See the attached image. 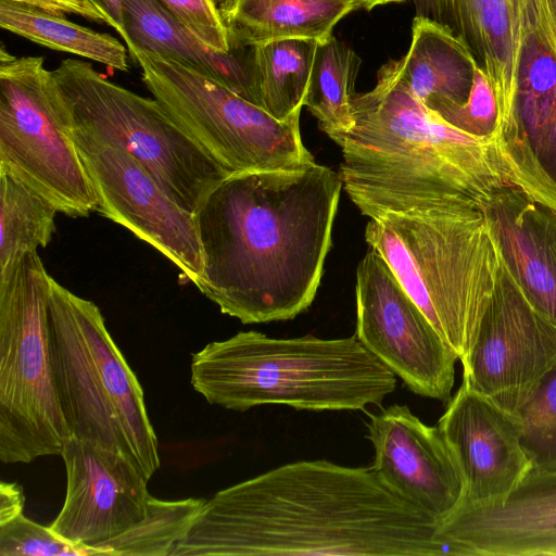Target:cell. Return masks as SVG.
<instances>
[{
    "mask_svg": "<svg viewBox=\"0 0 556 556\" xmlns=\"http://www.w3.org/2000/svg\"><path fill=\"white\" fill-rule=\"evenodd\" d=\"M372 467L288 463L218 491L170 556H473Z\"/></svg>",
    "mask_w": 556,
    "mask_h": 556,
    "instance_id": "cell-1",
    "label": "cell"
},
{
    "mask_svg": "<svg viewBox=\"0 0 556 556\" xmlns=\"http://www.w3.org/2000/svg\"><path fill=\"white\" fill-rule=\"evenodd\" d=\"M314 163L230 174L194 213L203 271L195 283L242 324L292 319L317 293L342 190Z\"/></svg>",
    "mask_w": 556,
    "mask_h": 556,
    "instance_id": "cell-2",
    "label": "cell"
},
{
    "mask_svg": "<svg viewBox=\"0 0 556 556\" xmlns=\"http://www.w3.org/2000/svg\"><path fill=\"white\" fill-rule=\"evenodd\" d=\"M352 112V127L332 140L342 152V187L370 219L479 202L510 184L494 140L442 121L409 89L399 61L380 67L371 90L354 94Z\"/></svg>",
    "mask_w": 556,
    "mask_h": 556,
    "instance_id": "cell-3",
    "label": "cell"
},
{
    "mask_svg": "<svg viewBox=\"0 0 556 556\" xmlns=\"http://www.w3.org/2000/svg\"><path fill=\"white\" fill-rule=\"evenodd\" d=\"M191 384L206 402L244 412L278 404L298 410L381 407L396 376L354 334L278 339L250 330L192 354Z\"/></svg>",
    "mask_w": 556,
    "mask_h": 556,
    "instance_id": "cell-4",
    "label": "cell"
},
{
    "mask_svg": "<svg viewBox=\"0 0 556 556\" xmlns=\"http://www.w3.org/2000/svg\"><path fill=\"white\" fill-rule=\"evenodd\" d=\"M365 240L462 362L476 340L501 266L478 202L371 218Z\"/></svg>",
    "mask_w": 556,
    "mask_h": 556,
    "instance_id": "cell-5",
    "label": "cell"
},
{
    "mask_svg": "<svg viewBox=\"0 0 556 556\" xmlns=\"http://www.w3.org/2000/svg\"><path fill=\"white\" fill-rule=\"evenodd\" d=\"M51 365L71 435L125 456L150 480L157 439L142 387L99 307L52 278L48 308Z\"/></svg>",
    "mask_w": 556,
    "mask_h": 556,
    "instance_id": "cell-6",
    "label": "cell"
},
{
    "mask_svg": "<svg viewBox=\"0 0 556 556\" xmlns=\"http://www.w3.org/2000/svg\"><path fill=\"white\" fill-rule=\"evenodd\" d=\"M72 131L129 153L182 208L194 214L227 174L164 111L109 80L92 64L63 60L52 71Z\"/></svg>",
    "mask_w": 556,
    "mask_h": 556,
    "instance_id": "cell-7",
    "label": "cell"
},
{
    "mask_svg": "<svg viewBox=\"0 0 556 556\" xmlns=\"http://www.w3.org/2000/svg\"><path fill=\"white\" fill-rule=\"evenodd\" d=\"M52 277L30 251L0 280V460L61 455L71 437L49 344Z\"/></svg>",
    "mask_w": 556,
    "mask_h": 556,
    "instance_id": "cell-8",
    "label": "cell"
},
{
    "mask_svg": "<svg viewBox=\"0 0 556 556\" xmlns=\"http://www.w3.org/2000/svg\"><path fill=\"white\" fill-rule=\"evenodd\" d=\"M127 49L153 98L227 174L316 163L302 141L301 113L277 119L200 71L154 52Z\"/></svg>",
    "mask_w": 556,
    "mask_h": 556,
    "instance_id": "cell-9",
    "label": "cell"
},
{
    "mask_svg": "<svg viewBox=\"0 0 556 556\" xmlns=\"http://www.w3.org/2000/svg\"><path fill=\"white\" fill-rule=\"evenodd\" d=\"M0 173L37 192L59 213L85 217L97 198L42 56L0 49Z\"/></svg>",
    "mask_w": 556,
    "mask_h": 556,
    "instance_id": "cell-10",
    "label": "cell"
},
{
    "mask_svg": "<svg viewBox=\"0 0 556 556\" xmlns=\"http://www.w3.org/2000/svg\"><path fill=\"white\" fill-rule=\"evenodd\" d=\"M493 140L510 184L556 211V0H521L514 90Z\"/></svg>",
    "mask_w": 556,
    "mask_h": 556,
    "instance_id": "cell-11",
    "label": "cell"
},
{
    "mask_svg": "<svg viewBox=\"0 0 556 556\" xmlns=\"http://www.w3.org/2000/svg\"><path fill=\"white\" fill-rule=\"evenodd\" d=\"M355 295L359 342L412 392L448 402L458 357L371 248L357 266Z\"/></svg>",
    "mask_w": 556,
    "mask_h": 556,
    "instance_id": "cell-12",
    "label": "cell"
},
{
    "mask_svg": "<svg viewBox=\"0 0 556 556\" xmlns=\"http://www.w3.org/2000/svg\"><path fill=\"white\" fill-rule=\"evenodd\" d=\"M556 363V325L536 312L501 261L463 382L515 415Z\"/></svg>",
    "mask_w": 556,
    "mask_h": 556,
    "instance_id": "cell-13",
    "label": "cell"
},
{
    "mask_svg": "<svg viewBox=\"0 0 556 556\" xmlns=\"http://www.w3.org/2000/svg\"><path fill=\"white\" fill-rule=\"evenodd\" d=\"M72 134L93 187L96 211L161 252L195 285L203 256L194 214L126 151Z\"/></svg>",
    "mask_w": 556,
    "mask_h": 556,
    "instance_id": "cell-14",
    "label": "cell"
},
{
    "mask_svg": "<svg viewBox=\"0 0 556 556\" xmlns=\"http://www.w3.org/2000/svg\"><path fill=\"white\" fill-rule=\"evenodd\" d=\"M61 456L66 471L65 500L49 526L56 535L101 549L143 520L150 496L148 480L125 456L73 435Z\"/></svg>",
    "mask_w": 556,
    "mask_h": 556,
    "instance_id": "cell-15",
    "label": "cell"
},
{
    "mask_svg": "<svg viewBox=\"0 0 556 556\" xmlns=\"http://www.w3.org/2000/svg\"><path fill=\"white\" fill-rule=\"evenodd\" d=\"M367 415L372 469L392 492L440 523L459 505L464 484L439 427L422 422L405 404Z\"/></svg>",
    "mask_w": 556,
    "mask_h": 556,
    "instance_id": "cell-16",
    "label": "cell"
},
{
    "mask_svg": "<svg viewBox=\"0 0 556 556\" xmlns=\"http://www.w3.org/2000/svg\"><path fill=\"white\" fill-rule=\"evenodd\" d=\"M438 427L463 479L459 505L498 502L531 470L516 416L464 382L448 401Z\"/></svg>",
    "mask_w": 556,
    "mask_h": 556,
    "instance_id": "cell-17",
    "label": "cell"
},
{
    "mask_svg": "<svg viewBox=\"0 0 556 556\" xmlns=\"http://www.w3.org/2000/svg\"><path fill=\"white\" fill-rule=\"evenodd\" d=\"M438 536L475 556L556 555V470H530L498 502L459 505L439 523Z\"/></svg>",
    "mask_w": 556,
    "mask_h": 556,
    "instance_id": "cell-18",
    "label": "cell"
},
{
    "mask_svg": "<svg viewBox=\"0 0 556 556\" xmlns=\"http://www.w3.org/2000/svg\"><path fill=\"white\" fill-rule=\"evenodd\" d=\"M478 205L508 274L530 305L556 325V211L510 184Z\"/></svg>",
    "mask_w": 556,
    "mask_h": 556,
    "instance_id": "cell-19",
    "label": "cell"
},
{
    "mask_svg": "<svg viewBox=\"0 0 556 556\" xmlns=\"http://www.w3.org/2000/svg\"><path fill=\"white\" fill-rule=\"evenodd\" d=\"M127 47L157 53L214 78L262 108L254 46L230 39L215 51L180 24L157 0H123Z\"/></svg>",
    "mask_w": 556,
    "mask_h": 556,
    "instance_id": "cell-20",
    "label": "cell"
},
{
    "mask_svg": "<svg viewBox=\"0 0 556 556\" xmlns=\"http://www.w3.org/2000/svg\"><path fill=\"white\" fill-rule=\"evenodd\" d=\"M416 15L447 27L472 53L504 108L513 93L521 0H413Z\"/></svg>",
    "mask_w": 556,
    "mask_h": 556,
    "instance_id": "cell-21",
    "label": "cell"
},
{
    "mask_svg": "<svg viewBox=\"0 0 556 556\" xmlns=\"http://www.w3.org/2000/svg\"><path fill=\"white\" fill-rule=\"evenodd\" d=\"M400 62L403 79L429 110L467 102L478 64L465 43L447 27L416 15L412 41Z\"/></svg>",
    "mask_w": 556,
    "mask_h": 556,
    "instance_id": "cell-22",
    "label": "cell"
},
{
    "mask_svg": "<svg viewBox=\"0 0 556 556\" xmlns=\"http://www.w3.org/2000/svg\"><path fill=\"white\" fill-rule=\"evenodd\" d=\"M358 0H238L226 20L229 39L248 46L287 38L324 40Z\"/></svg>",
    "mask_w": 556,
    "mask_h": 556,
    "instance_id": "cell-23",
    "label": "cell"
},
{
    "mask_svg": "<svg viewBox=\"0 0 556 556\" xmlns=\"http://www.w3.org/2000/svg\"><path fill=\"white\" fill-rule=\"evenodd\" d=\"M0 26L49 49L96 61L112 70L128 71V49L118 39L76 24L65 15L0 0Z\"/></svg>",
    "mask_w": 556,
    "mask_h": 556,
    "instance_id": "cell-24",
    "label": "cell"
},
{
    "mask_svg": "<svg viewBox=\"0 0 556 556\" xmlns=\"http://www.w3.org/2000/svg\"><path fill=\"white\" fill-rule=\"evenodd\" d=\"M318 40L287 38L254 46L262 108L283 121L301 113Z\"/></svg>",
    "mask_w": 556,
    "mask_h": 556,
    "instance_id": "cell-25",
    "label": "cell"
},
{
    "mask_svg": "<svg viewBox=\"0 0 556 556\" xmlns=\"http://www.w3.org/2000/svg\"><path fill=\"white\" fill-rule=\"evenodd\" d=\"M361 64L356 52L333 35L318 41L304 106L331 139L353 125L352 99Z\"/></svg>",
    "mask_w": 556,
    "mask_h": 556,
    "instance_id": "cell-26",
    "label": "cell"
},
{
    "mask_svg": "<svg viewBox=\"0 0 556 556\" xmlns=\"http://www.w3.org/2000/svg\"><path fill=\"white\" fill-rule=\"evenodd\" d=\"M58 210L13 176L0 173V280L30 251L49 244Z\"/></svg>",
    "mask_w": 556,
    "mask_h": 556,
    "instance_id": "cell-27",
    "label": "cell"
},
{
    "mask_svg": "<svg viewBox=\"0 0 556 556\" xmlns=\"http://www.w3.org/2000/svg\"><path fill=\"white\" fill-rule=\"evenodd\" d=\"M204 504L203 498L161 501L150 495L143 520L103 544L101 549L109 556H170Z\"/></svg>",
    "mask_w": 556,
    "mask_h": 556,
    "instance_id": "cell-28",
    "label": "cell"
},
{
    "mask_svg": "<svg viewBox=\"0 0 556 556\" xmlns=\"http://www.w3.org/2000/svg\"><path fill=\"white\" fill-rule=\"evenodd\" d=\"M531 470H556V363L515 414Z\"/></svg>",
    "mask_w": 556,
    "mask_h": 556,
    "instance_id": "cell-29",
    "label": "cell"
},
{
    "mask_svg": "<svg viewBox=\"0 0 556 556\" xmlns=\"http://www.w3.org/2000/svg\"><path fill=\"white\" fill-rule=\"evenodd\" d=\"M105 551L73 544L23 514L0 525V556H90Z\"/></svg>",
    "mask_w": 556,
    "mask_h": 556,
    "instance_id": "cell-30",
    "label": "cell"
},
{
    "mask_svg": "<svg viewBox=\"0 0 556 556\" xmlns=\"http://www.w3.org/2000/svg\"><path fill=\"white\" fill-rule=\"evenodd\" d=\"M452 127L477 139H493L498 125V105L494 89L478 67L467 102L445 104L431 110Z\"/></svg>",
    "mask_w": 556,
    "mask_h": 556,
    "instance_id": "cell-31",
    "label": "cell"
},
{
    "mask_svg": "<svg viewBox=\"0 0 556 556\" xmlns=\"http://www.w3.org/2000/svg\"><path fill=\"white\" fill-rule=\"evenodd\" d=\"M180 24L208 48L230 50L228 27L215 0H157Z\"/></svg>",
    "mask_w": 556,
    "mask_h": 556,
    "instance_id": "cell-32",
    "label": "cell"
},
{
    "mask_svg": "<svg viewBox=\"0 0 556 556\" xmlns=\"http://www.w3.org/2000/svg\"><path fill=\"white\" fill-rule=\"evenodd\" d=\"M50 14H74L97 23H105L101 12L88 0H7Z\"/></svg>",
    "mask_w": 556,
    "mask_h": 556,
    "instance_id": "cell-33",
    "label": "cell"
},
{
    "mask_svg": "<svg viewBox=\"0 0 556 556\" xmlns=\"http://www.w3.org/2000/svg\"><path fill=\"white\" fill-rule=\"evenodd\" d=\"M25 498L22 488L15 482L0 484V525L23 514Z\"/></svg>",
    "mask_w": 556,
    "mask_h": 556,
    "instance_id": "cell-34",
    "label": "cell"
},
{
    "mask_svg": "<svg viewBox=\"0 0 556 556\" xmlns=\"http://www.w3.org/2000/svg\"><path fill=\"white\" fill-rule=\"evenodd\" d=\"M104 16L105 24L114 28L126 42L127 33L123 12V0H88Z\"/></svg>",
    "mask_w": 556,
    "mask_h": 556,
    "instance_id": "cell-35",
    "label": "cell"
},
{
    "mask_svg": "<svg viewBox=\"0 0 556 556\" xmlns=\"http://www.w3.org/2000/svg\"><path fill=\"white\" fill-rule=\"evenodd\" d=\"M222 16L226 23V20L229 17L231 12L233 11L238 0H215Z\"/></svg>",
    "mask_w": 556,
    "mask_h": 556,
    "instance_id": "cell-36",
    "label": "cell"
},
{
    "mask_svg": "<svg viewBox=\"0 0 556 556\" xmlns=\"http://www.w3.org/2000/svg\"><path fill=\"white\" fill-rule=\"evenodd\" d=\"M362 4V9L365 10H372L375 7L382 5V4H389V3H397L403 2L405 0H358Z\"/></svg>",
    "mask_w": 556,
    "mask_h": 556,
    "instance_id": "cell-37",
    "label": "cell"
}]
</instances>
